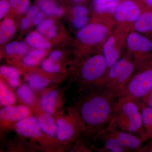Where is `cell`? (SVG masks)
<instances>
[{
	"label": "cell",
	"instance_id": "6da1fadb",
	"mask_svg": "<svg viewBox=\"0 0 152 152\" xmlns=\"http://www.w3.org/2000/svg\"><path fill=\"white\" fill-rule=\"evenodd\" d=\"M81 92L73 107L81 120L83 134L97 136L113 118L118 94L104 88Z\"/></svg>",
	"mask_w": 152,
	"mask_h": 152
},
{
	"label": "cell",
	"instance_id": "7a4b0ae2",
	"mask_svg": "<svg viewBox=\"0 0 152 152\" xmlns=\"http://www.w3.org/2000/svg\"><path fill=\"white\" fill-rule=\"evenodd\" d=\"M71 73L80 85V91L100 88L108 66L102 50L77 57L70 62Z\"/></svg>",
	"mask_w": 152,
	"mask_h": 152
},
{
	"label": "cell",
	"instance_id": "3957f363",
	"mask_svg": "<svg viewBox=\"0 0 152 152\" xmlns=\"http://www.w3.org/2000/svg\"><path fill=\"white\" fill-rule=\"evenodd\" d=\"M115 26L113 16L93 15L89 22L76 33L75 58L102 50L104 42Z\"/></svg>",
	"mask_w": 152,
	"mask_h": 152
},
{
	"label": "cell",
	"instance_id": "277c9868",
	"mask_svg": "<svg viewBox=\"0 0 152 152\" xmlns=\"http://www.w3.org/2000/svg\"><path fill=\"white\" fill-rule=\"evenodd\" d=\"M55 117L57 140L64 148H69L84 134L81 120L73 106L63 109Z\"/></svg>",
	"mask_w": 152,
	"mask_h": 152
},
{
	"label": "cell",
	"instance_id": "5b68a950",
	"mask_svg": "<svg viewBox=\"0 0 152 152\" xmlns=\"http://www.w3.org/2000/svg\"><path fill=\"white\" fill-rule=\"evenodd\" d=\"M12 130L23 139H28L32 143L37 145L42 151H56L64 149L58 140L50 137L44 132L34 115L17 123Z\"/></svg>",
	"mask_w": 152,
	"mask_h": 152
},
{
	"label": "cell",
	"instance_id": "8992f818",
	"mask_svg": "<svg viewBox=\"0 0 152 152\" xmlns=\"http://www.w3.org/2000/svg\"><path fill=\"white\" fill-rule=\"evenodd\" d=\"M110 123L121 130L137 134L147 141L143 131L141 113L136 102L127 101L116 107Z\"/></svg>",
	"mask_w": 152,
	"mask_h": 152
},
{
	"label": "cell",
	"instance_id": "52a82bcc",
	"mask_svg": "<svg viewBox=\"0 0 152 152\" xmlns=\"http://www.w3.org/2000/svg\"><path fill=\"white\" fill-rule=\"evenodd\" d=\"M152 89V64L135 73L119 94L116 107L127 101H140Z\"/></svg>",
	"mask_w": 152,
	"mask_h": 152
},
{
	"label": "cell",
	"instance_id": "ba28073f",
	"mask_svg": "<svg viewBox=\"0 0 152 152\" xmlns=\"http://www.w3.org/2000/svg\"><path fill=\"white\" fill-rule=\"evenodd\" d=\"M126 50L132 56L136 72L152 64V39L147 36L131 30L127 37Z\"/></svg>",
	"mask_w": 152,
	"mask_h": 152
},
{
	"label": "cell",
	"instance_id": "9c48e42d",
	"mask_svg": "<svg viewBox=\"0 0 152 152\" xmlns=\"http://www.w3.org/2000/svg\"><path fill=\"white\" fill-rule=\"evenodd\" d=\"M131 28L116 26L105 41L102 51L105 58L108 68L122 56L126 50L127 37Z\"/></svg>",
	"mask_w": 152,
	"mask_h": 152
},
{
	"label": "cell",
	"instance_id": "30bf717a",
	"mask_svg": "<svg viewBox=\"0 0 152 152\" xmlns=\"http://www.w3.org/2000/svg\"><path fill=\"white\" fill-rule=\"evenodd\" d=\"M59 85H52L36 93L39 106L54 116L64 108L66 102L65 91L67 86L61 87Z\"/></svg>",
	"mask_w": 152,
	"mask_h": 152
},
{
	"label": "cell",
	"instance_id": "8fae6325",
	"mask_svg": "<svg viewBox=\"0 0 152 152\" xmlns=\"http://www.w3.org/2000/svg\"><path fill=\"white\" fill-rule=\"evenodd\" d=\"M24 80L36 93L39 92L55 84H60L64 82L68 75L52 74L37 68L22 70Z\"/></svg>",
	"mask_w": 152,
	"mask_h": 152
},
{
	"label": "cell",
	"instance_id": "7c38bea8",
	"mask_svg": "<svg viewBox=\"0 0 152 152\" xmlns=\"http://www.w3.org/2000/svg\"><path fill=\"white\" fill-rule=\"evenodd\" d=\"M145 10L139 0H119L113 14L116 26L131 28Z\"/></svg>",
	"mask_w": 152,
	"mask_h": 152
},
{
	"label": "cell",
	"instance_id": "4fadbf2b",
	"mask_svg": "<svg viewBox=\"0 0 152 152\" xmlns=\"http://www.w3.org/2000/svg\"><path fill=\"white\" fill-rule=\"evenodd\" d=\"M33 115L31 109L22 104L3 107L0 111L1 135L12 130L17 123Z\"/></svg>",
	"mask_w": 152,
	"mask_h": 152
},
{
	"label": "cell",
	"instance_id": "5bb4252c",
	"mask_svg": "<svg viewBox=\"0 0 152 152\" xmlns=\"http://www.w3.org/2000/svg\"><path fill=\"white\" fill-rule=\"evenodd\" d=\"M104 129L108 132L129 151H140L145 140L140 136L121 130L113 124L109 123Z\"/></svg>",
	"mask_w": 152,
	"mask_h": 152
},
{
	"label": "cell",
	"instance_id": "9a60e30c",
	"mask_svg": "<svg viewBox=\"0 0 152 152\" xmlns=\"http://www.w3.org/2000/svg\"><path fill=\"white\" fill-rule=\"evenodd\" d=\"M132 60V56L126 50L119 59L108 69L100 88H110L124 70L128 63Z\"/></svg>",
	"mask_w": 152,
	"mask_h": 152
},
{
	"label": "cell",
	"instance_id": "2e32d148",
	"mask_svg": "<svg viewBox=\"0 0 152 152\" xmlns=\"http://www.w3.org/2000/svg\"><path fill=\"white\" fill-rule=\"evenodd\" d=\"M31 110L44 132L50 137L57 140V124L54 116L45 111L39 106L38 103Z\"/></svg>",
	"mask_w": 152,
	"mask_h": 152
},
{
	"label": "cell",
	"instance_id": "e0dca14e",
	"mask_svg": "<svg viewBox=\"0 0 152 152\" xmlns=\"http://www.w3.org/2000/svg\"><path fill=\"white\" fill-rule=\"evenodd\" d=\"M71 26L76 31L84 27L89 22L90 10L86 4L66 6Z\"/></svg>",
	"mask_w": 152,
	"mask_h": 152
},
{
	"label": "cell",
	"instance_id": "ac0fdd59",
	"mask_svg": "<svg viewBox=\"0 0 152 152\" xmlns=\"http://www.w3.org/2000/svg\"><path fill=\"white\" fill-rule=\"evenodd\" d=\"M37 31L45 36L51 43L59 40L63 34V28L58 22L50 17L45 19L37 26Z\"/></svg>",
	"mask_w": 152,
	"mask_h": 152
},
{
	"label": "cell",
	"instance_id": "d6986e66",
	"mask_svg": "<svg viewBox=\"0 0 152 152\" xmlns=\"http://www.w3.org/2000/svg\"><path fill=\"white\" fill-rule=\"evenodd\" d=\"M35 4L45 15L50 18H61L65 13L66 9L59 0H36Z\"/></svg>",
	"mask_w": 152,
	"mask_h": 152
},
{
	"label": "cell",
	"instance_id": "ffe728a7",
	"mask_svg": "<svg viewBox=\"0 0 152 152\" xmlns=\"http://www.w3.org/2000/svg\"><path fill=\"white\" fill-rule=\"evenodd\" d=\"M49 50L33 48L21 61L17 63L20 70L37 68L45 58Z\"/></svg>",
	"mask_w": 152,
	"mask_h": 152
},
{
	"label": "cell",
	"instance_id": "44dd1931",
	"mask_svg": "<svg viewBox=\"0 0 152 152\" xmlns=\"http://www.w3.org/2000/svg\"><path fill=\"white\" fill-rule=\"evenodd\" d=\"M26 42L14 41L7 44L4 49L5 56L13 62H18L27 54L30 50Z\"/></svg>",
	"mask_w": 152,
	"mask_h": 152
},
{
	"label": "cell",
	"instance_id": "7402d4cb",
	"mask_svg": "<svg viewBox=\"0 0 152 152\" xmlns=\"http://www.w3.org/2000/svg\"><path fill=\"white\" fill-rule=\"evenodd\" d=\"M132 30L152 39V7L144 10L133 25Z\"/></svg>",
	"mask_w": 152,
	"mask_h": 152
},
{
	"label": "cell",
	"instance_id": "603a6c76",
	"mask_svg": "<svg viewBox=\"0 0 152 152\" xmlns=\"http://www.w3.org/2000/svg\"><path fill=\"white\" fill-rule=\"evenodd\" d=\"M16 95L21 104L31 109L38 103L37 93L26 83L21 84L17 88Z\"/></svg>",
	"mask_w": 152,
	"mask_h": 152
},
{
	"label": "cell",
	"instance_id": "cb8c5ba5",
	"mask_svg": "<svg viewBox=\"0 0 152 152\" xmlns=\"http://www.w3.org/2000/svg\"><path fill=\"white\" fill-rule=\"evenodd\" d=\"M20 71L18 68L12 66L3 65L0 68L1 79L11 88L19 87L21 83Z\"/></svg>",
	"mask_w": 152,
	"mask_h": 152
},
{
	"label": "cell",
	"instance_id": "d4e9b609",
	"mask_svg": "<svg viewBox=\"0 0 152 152\" xmlns=\"http://www.w3.org/2000/svg\"><path fill=\"white\" fill-rule=\"evenodd\" d=\"M135 72V67L132 60L128 63L121 75L107 89L114 91L119 95L121 91L129 83Z\"/></svg>",
	"mask_w": 152,
	"mask_h": 152
},
{
	"label": "cell",
	"instance_id": "484cf974",
	"mask_svg": "<svg viewBox=\"0 0 152 152\" xmlns=\"http://www.w3.org/2000/svg\"><path fill=\"white\" fill-rule=\"evenodd\" d=\"M136 102L141 113L144 136L147 140H151L152 139V108L147 106L141 100Z\"/></svg>",
	"mask_w": 152,
	"mask_h": 152
},
{
	"label": "cell",
	"instance_id": "4316f807",
	"mask_svg": "<svg viewBox=\"0 0 152 152\" xmlns=\"http://www.w3.org/2000/svg\"><path fill=\"white\" fill-rule=\"evenodd\" d=\"M97 137L100 138L104 144L103 150L114 152H129V151L122 145L114 136L104 129Z\"/></svg>",
	"mask_w": 152,
	"mask_h": 152
},
{
	"label": "cell",
	"instance_id": "83f0119b",
	"mask_svg": "<svg viewBox=\"0 0 152 152\" xmlns=\"http://www.w3.org/2000/svg\"><path fill=\"white\" fill-rule=\"evenodd\" d=\"M118 1L93 0V15L113 16Z\"/></svg>",
	"mask_w": 152,
	"mask_h": 152
},
{
	"label": "cell",
	"instance_id": "f1b7e54d",
	"mask_svg": "<svg viewBox=\"0 0 152 152\" xmlns=\"http://www.w3.org/2000/svg\"><path fill=\"white\" fill-rule=\"evenodd\" d=\"M25 42L33 48L49 50L52 46L50 42L37 31L29 33L25 38Z\"/></svg>",
	"mask_w": 152,
	"mask_h": 152
},
{
	"label": "cell",
	"instance_id": "f546056e",
	"mask_svg": "<svg viewBox=\"0 0 152 152\" xmlns=\"http://www.w3.org/2000/svg\"><path fill=\"white\" fill-rule=\"evenodd\" d=\"M17 26L15 22L11 18H4L0 25V44L7 43L15 34Z\"/></svg>",
	"mask_w": 152,
	"mask_h": 152
},
{
	"label": "cell",
	"instance_id": "4dcf8cb0",
	"mask_svg": "<svg viewBox=\"0 0 152 152\" xmlns=\"http://www.w3.org/2000/svg\"><path fill=\"white\" fill-rule=\"evenodd\" d=\"M17 97L11 88L1 79L0 80V104L1 107L14 105L16 104Z\"/></svg>",
	"mask_w": 152,
	"mask_h": 152
},
{
	"label": "cell",
	"instance_id": "1f68e13d",
	"mask_svg": "<svg viewBox=\"0 0 152 152\" xmlns=\"http://www.w3.org/2000/svg\"><path fill=\"white\" fill-rule=\"evenodd\" d=\"M10 4L11 10L15 14L23 15L25 14L30 7V0H9Z\"/></svg>",
	"mask_w": 152,
	"mask_h": 152
},
{
	"label": "cell",
	"instance_id": "d6a6232c",
	"mask_svg": "<svg viewBox=\"0 0 152 152\" xmlns=\"http://www.w3.org/2000/svg\"><path fill=\"white\" fill-rule=\"evenodd\" d=\"M70 151L72 152H91V150L85 145L82 141L80 137L71 146Z\"/></svg>",
	"mask_w": 152,
	"mask_h": 152
},
{
	"label": "cell",
	"instance_id": "836d02e7",
	"mask_svg": "<svg viewBox=\"0 0 152 152\" xmlns=\"http://www.w3.org/2000/svg\"><path fill=\"white\" fill-rule=\"evenodd\" d=\"M11 10L9 0H0V20H3Z\"/></svg>",
	"mask_w": 152,
	"mask_h": 152
},
{
	"label": "cell",
	"instance_id": "e575fe53",
	"mask_svg": "<svg viewBox=\"0 0 152 152\" xmlns=\"http://www.w3.org/2000/svg\"><path fill=\"white\" fill-rule=\"evenodd\" d=\"M40 11L39 8L36 4L30 6L25 13V17L32 20L36 15Z\"/></svg>",
	"mask_w": 152,
	"mask_h": 152
},
{
	"label": "cell",
	"instance_id": "d590c367",
	"mask_svg": "<svg viewBox=\"0 0 152 152\" xmlns=\"http://www.w3.org/2000/svg\"><path fill=\"white\" fill-rule=\"evenodd\" d=\"M90 1V0H59L62 4L66 6L85 4L88 2Z\"/></svg>",
	"mask_w": 152,
	"mask_h": 152
},
{
	"label": "cell",
	"instance_id": "8d00e7d4",
	"mask_svg": "<svg viewBox=\"0 0 152 152\" xmlns=\"http://www.w3.org/2000/svg\"><path fill=\"white\" fill-rule=\"evenodd\" d=\"M45 15L42 11H40L32 20V25L33 26H37L45 19Z\"/></svg>",
	"mask_w": 152,
	"mask_h": 152
},
{
	"label": "cell",
	"instance_id": "74e56055",
	"mask_svg": "<svg viewBox=\"0 0 152 152\" xmlns=\"http://www.w3.org/2000/svg\"><path fill=\"white\" fill-rule=\"evenodd\" d=\"M31 24L32 20L25 16L20 22V28L22 30H26L28 29Z\"/></svg>",
	"mask_w": 152,
	"mask_h": 152
},
{
	"label": "cell",
	"instance_id": "f35d334b",
	"mask_svg": "<svg viewBox=\"0 0 152 152\" xmlns=\"http://www.w3.org/2000/svg\"><path fill=\"white\" fill-rule=\"evenodd\" d=\"M147 106L152 108V89L141 100Z\"/></svg>",
	"mask_w": 152,
	"mask_h": 152
},
{
	"label": "cell",
	"instance_id": "ab89813d",
	"mask_svg": "<svg viewBox=\"0 0 152 152\" xmlns=\"http://www.w3.org/2000/svg\"><path fill=\"white\" fill-rule=\"evenodd\" d=\"M140 152H152V139L148 143L142 147Z\"/></svg>",
	"mask_w": 152,
	"mask_h": 152
},
{
	"label": "cell",
	"instance_id": "60d3db41",
	"mask_svg": "<svg viewBox=\"0 0 152 152\" xmlns=\"http://www.w3.org/2000/svg\"><path fill=\"white\" fill-rule=\"evenodd\" d=\"M145 9L152 7V0H139Z\"/></svg>",
	"mask_w": 152,
	"mask_h": 152
},
{
	"label": "cell",
	"instance_id": "b9f144b4",
	"mask_svg": "<svg viewBox=\"0 0 152 152\" xmlns=\"http://www.w3.org/2000/svg\"><path fill=\"white\" fill-rule=\"evenodd\" d=\"M106 1H118V0H106Z\"/></svg>",
	"mask_w": 152,
	"mask_h": 152
}]
</instances>
